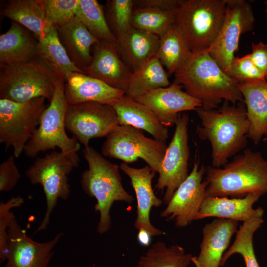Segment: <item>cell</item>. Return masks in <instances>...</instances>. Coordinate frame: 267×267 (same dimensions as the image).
<instances>
[{"mask_svg": "<svg viewBox=\"0 0 267 267\" xmlns=\"http://www.w3.org/2000/svg\"><path fill=\"white\" fill-rule=\"evenodd\" d=\"M56 30L69 58L83 71L91 60L93 46L99 41L76 16Z\"/></svg>", "mask_w": 267, "mask_h": 267, "instance_id": "d4e9b609", "label": "cell"}, {"mask_svg": "<svg viewBox=\"0 0 267 267\" xmlns=\"http://www.w3.org/2000/svg\"><path fill=\"white\" fill-rule=\"evenodd\" d=\"M67 103L64 94V81H59L49 104L43 112L38 127L24 150L29 158L36 157L40 152L56 147L67 156L77 167L80 161L78 151L80 143L66 133L65 117Z\"/></svg>", "mask_w": 267, "mask_h": 267, "instance_id": "5b68a950", "label": "cell"}, {"mask_svg": "<svg viewBox=\"0 0 267 267\" xmlns=\"http://www.w3.org/2000/svg\"><path fill=\"white\" fill-rule=\"evenodd\" d=\"M264 142H267V136L265 138H264L263 140Z\"/></svg>", "mask_w": 267, "mask_h": 267, "instance_id": "ee69618b", "label": "cell"}, {"mask_svg": "<svg viewBox=\"0 0 267 267\" xmlns=\"http://www.w3.org/2000/svg\"><path fill=\"white\" fill-rule=\"evenodd\" d=\"M160 38L156 55L168 76L174 75L188 61L193 52L176 22Z\"/></svg>", "mask_w": 267, "mask_h": 267, "instance_id": "83f0119b", "label": "cell"}, {"mask_svg": "<svg viewBox=\"0 0 267 267\" xmlns=\"http://www.w3.org/2000/svg\"><path fill=\"white\" fill-rule=\"evenodd\" d=\"M151 237L147 231L144 229H140L138 230L137 239L141 245L148 246L150 244Z\"/></svg>", "mask_w": 267, "mask_h": 267, "instance_id": "b9f144b4", "label": "cell"}, {"mask_svg": "<svg viewBox=\"0 0 267 267\" xmlns=\"http://www.w3.org/2000/svg\"><path fill=\"white\" fill-rule=\"evenodd\" d=\"M119 166L120 169L130 179L137 199L134 227L138 231L146 230L152 237L162 235L163 232L154 227L150 220L152 207H158L163 203V200L156 196L152 186V181L156 172L148 165L137 168L123 162Z\"/></svg>", "mask_w": 267, "mask_h": 267, "instance_id": "e0dca14e", "label": "cell"}, {"mask_svg": "<svg viewBox=\"0 0 267 267\" xmlns=\"http://www.w3.org/2000/svg\"><path fill=\"white\" fill-rule=\"evenodd\" d=\"M64 94L68 104L97 102L110 105L125 93L85 73L74 72L64 81Z\"/></svg>", "mask_w": 267, "mask_h": 267, "instance_id": "ffe728a7", "label": "cell"}, {"mask_svg": "<svg viewBox=\"0 0 267 267\" xmlns=\"http://www.w3.org/2000/svg\"><path fill=\"white\" fill-rule=\"evenodd\" d=\"M2 14L31 31L37 41L44 38L53 27L47 21L39 0H11Z\"/></svg>", "mask_w": 267, "mask_h": 267, "instance_id": "4316f807", "label": "cell"}, {"mask_svg": "<svg viewBox=\"0 0 267 267\" xmlns=\"http://www.w3.org/2000/svg\"><path fill=\"white\" fill-rule=\"evenodd\" d=\"M75 168L71 160L61 151L54 150L43 157H36L25 175L33 185H40L44 191L46 210L36 232L46 229L51 215L59 199L67 200L71 190L68 175Z\"/></svg>", "mask_w": 267, "mask_h": 267, "instance_id": "ba28073f", "label": "cell"}, {"mask_svg": "<svg viewBox=\"0 0 267 267\" xmlns=\"http://www.w3.org/2000/svg\"><path fill=\"white\" fill-rule=\"evenodd\" d=\"M174 77L173 83L181 85L204 109L217 108L222 101L244 103L238 82L221 68L208 50L193 53Z\"/></svg>", "mask_w": 267, "mask_h": 267, "instance_id": "7a4b0ae2", "label": "cell"}, {"mask_svg": "<svg viewBox=\"0 0 267 267\" xmlns=\"http://www.w3.org/2000/svg\"><path fill=\"white\" fill-rule=\"evenodd\" d=\"M189 117L179 113L175 124V129L167 146L155 188L162 192L165 189L163 202L167 205L174 193L189 175L190 156L188 125Z\"/></svg>", "mask_w": 267, "mask_h": 267, "instance_id": "7c38bea8", "label": "cell"}, {"mask_svg": "<svg viewBox=\"0 0 267 267\" xmlns=\"http://www.w3.org/2000/svg\"><path fill=\"white\" fill-rule=\"evenodd\" d=\"M237 226L238 221L223 218H217L206 224L202 229L199 255L192 258L195 267H219Z\"/></svg>", "mask_w": 267, "mask_h": 267, "instance_id": "d6986e66", "label": "cell"}, {"mask_svg": "<svg viewBox=\"0 0 267 267\" xmlns=\"http://www.w3.org/2000/svg\"><path fill=\"white\" fill-rule=\"evenodd\" d=\"M206 195L242 198L267 194V159L246 148L222 167H206Z\"/></svg>", "mask_w": 267, "mask_h": 267, "instance_id": "3957f363", "label": "cell"}, {"mask_svg": "<svg viewBox=\"0 0 267 267\" xmlns=\"http://www.w3.org/2000/svg\"><path fill=\"white\" fill-rule=\"evenodd\" d=\"M195 111L200 121L196 132L201 140L210 143L213 167H223L231 157L245 149L249 124L244 103L224 101L217 108L200 107Z\"/></svg>", "mask_w": 267, "mask_h": 267, "instance_id": "6da1fadb", "label": "cell"}, {"mask_svg": "<svg viewBox=\"0 0 267 267\" xmlns=\"http://www.w3.org/2000/svg\"><path fill=\"white\" fill-rule=\"evenodd\" d=\"M24 203L22 197H12L7 202L1 201L0 203V261L6 260L8 252V229L12 222L15 219L11 209L22 206Z\"/></svg>", "mask_w": 267, "mask_h": 267, "instance_id": "8d00e7d4", "label": "cell"}, {"mask_svg": "<svg viewBox=\"0 0 267 267\" xmlns=\"http://www.w3.org/2000/svg\"><path fill=\"white\" fill-rule=\"evenodd\" d=\"M182 0H137L134 8H151L165 11H176Z\"/></svg>", "mask_w": 267, "mask_h": 267, "instance_id": "60d3db41", "label": "cell"}, {"mask_svg": "<svg viewBox=\"0 0 267 267\" xmlns=\"http://www.w3.org/2000/svg\"><path fill=\"white\" fill-rule=\"evenodd\" d=\"M76 16L99 41L116 44L102 6L96 0H79Z\"/></svg>", "mask_w": 267, "mask_h": 267, "instance_id": "1f68e13d", "label": "cell"}, {"mask_svg": "<svg viewBox=\"0 0 267 267\" xmlns=\"http://www.w3.org/2000/svg\"><path fill=\"white\" fill-rule=\"evenodd\" d=\"M250 57L255 66L267 80V43H252Z\"/></svg>", "mask_w": 267, "mask_h": 267, "instance_id": "ab89813d", "label": "cell"}, {"mask_svg": "<svg viewBox=\"0 0 267 267\" xmlns=\"http://www.w3.org/2000/svg\"><path fill=\"white\" fill-rule=\"evenodd\" d=\"M264 6H265L264 11H265V13L266 18V19L267 20V0H265L264 1Z\"/></svg>", "mask_w": 267, "mask_h": 267, "instance_id": "7bdbcfd3", "label": "cell"}, {"mask_svg": "<svg viewBox=\"0 0 267 267\" xmlns=\"http://www.w3.org/2000/svg\"><path fill=\"white\" fill-rule=\"evenodd\" d=\"M168 75L157 55L132 73L125 94L133 98L171 85Z\"/></svg>", "mask_w": 267, "mask_h": 267, "instance_id": "f546056e", "label": "cell"}, {"mask_svg": "<svg viewBox=\"0 0 267 267\" xmlns=\"http://www.w3.org/2000/svg\"><path fill=\"white\" fill-rule=\"evenodd\" d=\"M37 56L62 81L72 73H85L69 58L53 26L44 38L38 40Z\"/></svg>", "mask_w": 267, "mask_h": 267, "instance_id": "f1b7e54d", "label": "cell"}, {"mask_svg": "<svg viewBox=\"0 0 267 267\" xmlns=\"http://www.w3.org/2000/svg\"><path fill=\"white\" fill-rule=\"evenodd\" d=\"M263 222V216L243 222L236 232L233 244L224 253L220 266H224L232 255L239 254L243 258L246 267H260L253 247V236Z\"/></svg>", "mask_w": 267, "mask_h": 267, "instance_id": "d6a6232c", "label": "cell"}, {"mask_svg": "<svg viewBox=\"0 0 267 267\" xmlns=\"http://www.w3.org/2000/svg\"><path fill=\"white\" fill-rule=\"evenodd\" d=\"M20 178L15 157L11 155L0 164V191L7 192L12 190Z\"/></svg>", "mask_w": 267, "mask_h": 267, "instance_id": "f35d334b", "label": "cell"}, {"mask_svg": "<svg viewBox=\"0 0 267 267\" xmlns=\"http://www.w3.org/2000/svg\"><path fill=\"white\" fill-rule=\"evenodd\" d=\"M176 22V11L134 8L132 26L160 38Z\"/></svg>", "mask_w": 267, "mask_h": 267, "instance_id": "836d02e7", "label": "cell"}, {"mask_svg": "<svg viewBox=\"0 0 267 267\" xmlns=\"http://www.w3.org/2000/svg\"><path fill=\"white\" fill-rule=\"evenodd\" d=\"M167 146L165 142L146 137L141 129L119 124L106 137L101 151L104 156L126 163L141 158L158 173Z\"/></svg>", "mask_w": 267, "mask_h": 267, "instance_id": "30bf717a", "label": "cell"}, {"mask_svg": "<svg viewBox=\"0 0 267 267\" xmlns=\"http://www.w3.org/2000/svg\"><path fill=\"white\" fill-rule=\"evenodd\" d=\"M160 37L132 27L116 38L118 52L132 73L156 55Z\"/></svg>", "mask_w": 267, "mask_h": 267, "instance_id": "cb8c5ba5", "label": "cell"}, {"mask_svg": "<svg viewBox=\"0 0 267 267\" xmlns=\"http://www.w3.org/2000/svg\"><path fill=\"white\" fill-rule=\"evenodd\" d=\"M38 41L28 29L13 21L0 36V66L26 62L38 58Z\"/></svg>", "mask_w": 267, "mask_h": 267, "instance_id": "484cf974", "label": "cell"}, {"mask_svg": "<svg viewBox=\"0 0 267 267\" xmlns=\"http://www.w3.org/2000/svg\"><path fill=\"white\" fill-rule=\"evenodd\" d=\"M0 66V99L23 102L44 97L50 102L61 80L38 57Z\"/></svg>", "mask_w": 267, "mask_h": 267, "instance_id": "8992f818", "label": "cell"}, {"mask_svg": "<svg viewBox=\"0 0 267 267\" xmlns=\"http://www.w3.org/2000/svg\"><path fill=\"white\" fill-rule=\"evenodd\" d=\"M261 196L257 193H250L242 198L208 196L204 199L195 220L213 217L244 222L263 216L264 211L262 207H253Z\"/></svg>", "mask_w": 267, "mask_h": 267, "instance_id": "7402d4cb", "label": "cell"}, {"mask_svg": "<svg viewBox=\"0 0 267 267\" xmlns=\"http://www.w3.org/2000/svg\"><path fill=\"white\" fill-rule=\"evenodd\" d=\"M116 111L119 125H130L145 130L154 139L165 142L169 137L168 127L147 106L125 94L110 105Z\"/></svg>", "mask_w": 267, "mask_h": 267, "instance_id": "603a6c76", "label": "cell"}, {"mask_svg": "<svg viewBox=\"0 0 267 267\" xmlns=\"http://www.w3.org/2000/svg\"><path fill=\"white\" fill-rule=\"evenodd\" d=\"M66 129L84 147L90 140L106 137L119 125L117 113L108 104L97 102L67 104Z\"/></svg>", "mask_w": 267, "mask_h": 267, "instance_id": "4fadbf2b", "label": "cell"}, {"mask_svg": "<svg viewBox=\"0 0 267 267\" xmlns=\"http://www.w3.org/2000/svg\"><path fill=\"white\" fill-rule=\"evenodd\" d=\"M229 75L237 82L266 80L262 73L254 64L249 54L241 57H234L230 65Z\"/></svg>", "mask_w": 267, "mask_h": 267, "instance_id": "74e56055", "label": "cell"}, {"mask_svg": "<svg viewBox=\"0 0 267 267\" xmlns=\"http://www.w3.org/2000/svg\"><path fill=\"white\" fill-rule=\"evenodd\" d=\"M205 173L206 167L199 166L196 156L191 172L176 190L160 216L166 220H174L178 228L185 227L195 220L207 197L208 182L204 178Z\"/></svg>", "mask_w": 267, "mask_h": 267, "instance_id": "5bb4252c", "label": "cell"}, {"mask_svg": "<svg viewBox=\"0 0 267 267\" xmlns=\"http://www.w3.org/2000/svg\"><path fill=\"white\" fill-rule=\"evenodd\" d=\"M44 97L23 102L0 99V142L5 150L12 147L18 158L39 126L41 116L48 105Z\"/></svg>", "mask_w": 267, "mask_h": 267, "instance_id": "9c48e42d", "label": "cell"}, {"mask_svg": "<svg viewBox=\"0 0 267 267\" xmlns=\"http://www.w3.org/2000/svg\"><path fill=\"white\" fill-rule=\"evenodd\" d=\"M225 0H182L176 10L180 27L193 53L208 50L215 41L226 12Z\"/></svg>", "mask_w": 267, "mask_h": 267, "instance_id": "52a82bcc", "label": "cell"}, {"mask_svg": "<svg viewBox=\"0 0 267 267\" xmlns=\"http://www.w3.org/2000/svg\"><path fill=\"white\" fill-rule=\"evenodd\" d=\"M181 85H170L156 89L134 98L149 108L166 127L175 125L182 112L202 107L200 101L182 90Z\"/></svg>", "mask_w": 267, "mask_h": 267, "instance_id": "2e32d148", "label": "cell"}, {"mask_svg": "<svg viewBox=\"0 0 267 267\" xmlns=\"http://www.w3.org/2000/svg\"><path fill=\"white\" fill-rule=\"evenodd\" d=\"M225 18L220 32L208 50L211 57L229 75L242 34L251 31L255 21L250 3L245 0H225Z\"/></svg>", "mask_w": 267, "mask_h": 267, "instance_id": "8fae6325", "label": "cell"}, {"mask_svg": "<svg viewBox=\"0 0 267 267\" xmlns=\"http://www.w3.org/2000/svg\"><path fill=\"white\" fill-rule=\"evenodd\" d=\"M47 22L56 29L76 16L79 0H39Z\"/></svg>", "mask_w": 267, "mask_h": 267, "instance_id": "d590c367", "label": "cell"}, {"mask_svg": "<svg viewBox=\"0 0 267 267\" xmlns=\"http://www.w3.org/2000/svg\"><path fill=\"white\" fill-rule=\"evenodd\" d=\"M192 257L180 246L158 241L140 256L135 267H188Z\"/></svg>", "mask_w": 267, "mask_h": 267, "instance_id": "4dcf8cb0", "label": "cell"}, {"mask_svg": "<svg viewBox=\"0 0 267 267\" xmlns=\"http://www.w3.org/2000/svg\"><path fill=\"white\" fill-rule=\"evenodd\" d=\"M249 124L248 138L258 145L267 136V81L238 82Z\"/></svg>", "mask_w": 267, "mask_h": 267, "instance_id": "44dd1931", "label": "cell"}, {"mask_svg": "<svg viewBox=\"0 0 267 267\" xmlns=\"http://www.w3.org/2000/svg\"><path fill=\"white\" fill-rule=\"evenodd\" d=\"M83 71L125 92L132 73L120 57L116 44L98 42L92 49V58Z\"/></svg>", "mask_w": 267, "mask_h": 267, "instance_id": "ac0fdd59", "label": "cell"}, {"mask_svg": "<svg viewBox=\"0 0 267 267\" xmlns=\"http://www.w3.org/2000/svg\"><path fill=\"white\" fill-rule=\"evenodd\" d=\"M63 235L59 233L50 241L37 242L27 235L15 219L8 229V252L5 267H48L53 250Z\"/></svg>", "mask_w": 267, "mask_h": 267, "instance_id": "9a60e30c", "label": "cell"}, {"mask_svg": "<svg viewBox=\"0 0 267 267\" xmlns=\"http://www.w3.org/2000/svg\"><path fill=\"white\" fill-rule=\"evenodd\" d=\"M107 1L106 18L110 29L117 38L133 27L134 0H111Z\"/></svg>", "mask_w": 267, "mask_h": 267, "instance_id": "e575fe53", "label": "cell"}, {"mask_svg": "<svg viewBox=\"0 0 267 267\" xmlns=\"http://www.w3.org/2000/svg\"><path fill=\"white\" fill-rule=\"evenodd\" d=\"M88 168L81 176L80 183L84 192L94 198L95 211L100 214L97 231L103 234L110 229L112 220L110 209L115 201L131 204L134 199L124 188L120 166L112 163L89 145L82 150Z\"/></svg>", "mask_w": 267, "mask_h": 267, "instance_id": "277c9868", "label": "cell"}]
</instances>
